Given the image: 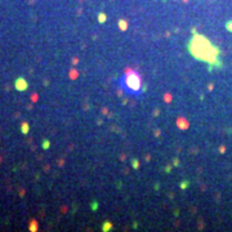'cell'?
I'll list each match as a JSON object with an SVG mask.
<instances>
[{
    "instance_id": "cell-1",
    "label": "cell",
    "mask_w": 232,
    "mask_h": 232,
    "mask_svg": "<svg viewBox=\"0 0 232 232\" xmlns=\"http://www.w3.org/2000/svg\"><path fill=\"white\" fill-rule=\"evenodd\" d=\"M121 87L126 92H138L141 87V79L137 74H126L121 80Z\"/></svg>"
},
{
    "instance_id": "cell-6",
    "label": "cell",
    "mask_w": 232,
    "mask_h": 232,
    "mask_svg": "<svg viewBox=\"0 0 232 232\" xmlns=\"http://www.w3.org/2000/svg\"><path fill=\"white\" fill-rule=\"evenodd\" d=\"M0 160H1V159H0Z\"/></svg>"
},
{
    "instance_id": "cell-4",
    "label": "cell",
    "mask_w": 232,
    "mask_h": 232,
    "mask_svg": "<svg viewBox=\"0 0 232 232\" xmlns=\"http://www.w3.org/2000/svg\"><path fill=\"white\" fill-rule=\"evenodd\" d=\"M21 129H22V132L26 134V133L28 132V124H27V123H23V124H22V128H21Z\"/></svg>"
},
{
    "instance_id": "cell-2",
    "label": "cell",
    "mask_w": 232,
    "mask_h": 232,
    "mask_svg": "<svg viewBox=\"0 0 232 232\" xmlns=\"http://www.w3.org/2000/svg\"><path fill=\"white\" fill-rule=\"evenodd\" d=\"M27 87H28V85H27V81L26 80H25V79H18V80L17 81H15V88H17V90H26V89H27Z\"/></svg>"
},
{
    "instance_id": "cell-3",
    "label": "cell",
    "mask_w": 232,
    "mask_h": 232,
    "mask_svg": "<svg viewBox=\"0 0 232 232\" xmlns=\"http://www.w3.org/2000/svg\"><path fill=\"white\" fill-rule=\"evenodd\" d=\"M36 230H37L36 221H31V223H30V231H36Z\"/></svg>"
},
{
    "instance_id": "cell-5",
    "label": "cell",
    "mask_w": 232,
    "mask_h": 232,
    "mask_svg": "<svg viewBox=\"0 0 232 232\" xmlns=\"http://www.w3.org/2000/svg\"><path fill=\"white\" fill-rule=\"evenodd\" d=\"M43 147H44V148H48V147H49V141H44Z\"/></svg>"
}]
</instances>
